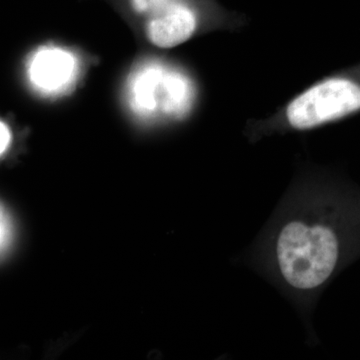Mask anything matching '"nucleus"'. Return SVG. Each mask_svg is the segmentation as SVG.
<instances>
[{"instance_id": "obj_1", "label": "nucleus", "mask_w": 360, "mask_h": 360, "mask_svg": "<svg viewBox=\"0 0 360 360\" xmlns=\"http://www.w3.org/2000/svg\"><path fill=\"white\" fill-rule=\"evenodd\" d=\"M276 251L284 279L293 288L307 290L331 276L338 264L340 243L328 227L292 221L279 233Z\"/></svg>"}, {"instance_id": "obj_2", "label": "nucleus", "mask_w": 360, "mask_h": 360, "mask_svg": "<svg viewBox=\"0 0 360 360\" xmlns=\"http://www.w3.org/2000/svg\"><path fill=\"white\" fill-rule=\"evenodd\" d=\"M360 111V65L317 82L277 116L296 130L311 129Z\"/></svg>"}, {"instance_id": "obj_3", "label": "nucleus", "mask_w": 360, "mask_h": 360, "mask_svg": "<svg viewBox=\"0 0 360 360\" xmlns=\"http://www.w3.org/2000/svg\"><path fill=\"white\" fill-rule=\"evenodd\" d=\"M127 96L130 108L141 117L180 118L193 106L195 90L186 73L160 63H146L130 77Z\"/></svg>"}, {"instance_id": "obj_4", "label": "nucleus", "mask_w": 360, "mask_h": 360, "mask_svg": "<svg viewBox=\"0 0 360 360\" xmlns=\"http://www.w3.org/2000/svg\"><path fill=\"white\" fill-rule=\"evenodd\" d=\"M78 60L63 47L45 45L33 52L26 65L28 82L35 91L56 96L70 89L78 75Z\"/></svg>"}, {"instance_id": "obj_5", "label": "nucleus", "mask_w": 360, "mask_h": 360, "mask_svg": "<svg viewBox=\"0 0 360 360\" xmlns=\"http://www.w3.org/2000/svg\"><path fill=\"white\" fill-rule=\"evenodd\" d=\"M200 22V11L191 0H168L148 16L146 34L155 47L174 49L191 39Z\"/></svg>"}, {"instance_id": "obj_6", "label": "nucleus", "mask_w": 360, "mask_h": 360, "mask_svg": "<svg viewBox=\"0 0 360 360\" xmlns=\"http://www.w3.org/2000/svg\"><path fill=\"white\" fill-rule=\"evenodd\" d=\"M13 219H11L6 208L1 205V212H0V248H1L2 257L7 253L11 245H13Z\"/></svg>"}, {"instance_id": "obj_7", "label": "nucleus", "mask_w": 360, "mask_h": 360, "mask_svg": "<svg viewBox=\"0 0 360 360\" xmlns=\"http://www.w3.org/2000/svg\"><path fill=\"white\" fill-rule=\"evenodd\" d=\"M167 1L168 0H129V4L135 13L149 16Z\"/></svg>"}, {"instance_id": "obj_8", "label": "nucleus", "mask_w": 360, "mask_h": 360, "mask_svg": "<svg viewBox=\"0 0 360 360\" xmlns=\"http://www.w3.org/2000/svg\"><path fill=\"white\" fill-rule=\"evenodd\" d=\"M11 143H13V132H11L9 125L1 120L0 122V155L2 158L11 148Z\"/></svg>"}]
</instances>
